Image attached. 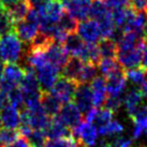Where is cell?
Listing matches in <instances>:
<instances>
[{
  "mask_svg": "<svg viewBox=\"0 0 147 147\" xmlns=\"http://www.w3.org/2000/svg\"><path fill=\"white\" fill-rule=\"evenodd\" d=\"M24 56L22 41L14 31L7 33L0 38V61L8 63H16Z\"/></svg>",
  "mask_w": 147,
  "mask_h": 147,
  "instance_id": "1",
  "label": "cell"
},
{
  "mask_svg": "<svg viewBox=\"0 0 147 147\" xmlns=\"http://www.w3.org/2000/svg\"><path fill=\"white\" fill-rule=\"evenodd\" d=\"M40 30V16L37 10L31 9L24 21L14 25L13 31L16 33L22 43L30 44Z\"/></svg>",
  "mask_w": 147,
  "mask_h": 147,
  "instance_id": "2",
  "label": "cell"
},
{
  "mask_svg": "<svg viewBox=\"0 0 147 147\" xmlns=\"http://www.w3.org/2000/svg\"><path fill=\"white\" fill-rule=\"evenodd\" d=\"M25 76V70L16 63H8L3 68L2 81L0 84V91L9 94L12 90L21 85Z\"/></svg>",
  "mask_w": 147,
  "mask_h": 147,
  "instance_id": "3",
  "label": "cell"
},
{
  "mask_svg": "<svg viewBox=\"0 0 147 147\" xmlns=\"http://www.w3.org/2000/svg\"><path fill=\"white\" fill-rule=\"evenodd\" d=\"M144 43L139 46L130 47V49H117L116 60L125 70H131L139 68L142 65V57H143V49L145 47Z\"/></svg>",
  "mask_w": 147,
  "mask_h": 147,
  "instance_id": "4",
  "label": "cell"
},
{
  "mask_svg": "<svg viewBox=\"0 0 147 147\" xmlns=\"http://www.w3.org/2000/svg\"><path fill=\"white\" fill-rule=\"evenodd\" d=\"M98 135V129L86 120L72 130V138L80 147H94L97 144Z\"/></svg>",
  "mask_w": 147,
  "mask_h": 147,
  "instance_id": "5",
  "label": "cell"
},
{
  "mask_svg": "<svg viewBox=\"0 0 147 147\" xmlns=\"http://www.w3.org/2000/svg\"><path fill=\"white\" fill-rule=\"evenodd\" d=\"M78 86V85L76 83L60 76L49 92L54 98L57 99L61 104L65 105V104H68L73 100Z\"/></svg>",
  "mask_w": 147,
  "mask_h": 147,
  "instance_id": "6",
  "label": "cell"
},
{
  "mask_svg": "<svg viewBox=\"0 0 147 147\" xmlns=\"http://www.w3.org/2000/svg\"><path fill=\"white\" fill-rule=\"evenodd\" d=\"M63 7L65 12L81 23L89 18L91 0H65Z\"/></svg>",
  "mask_w": 147,
  "mask_h": 147,
  "instance_id": "7",
  "label": "cell"
},
{
  "mask_svg": "<svg viewBox=\"0 0 147 147\" xmlns=\"http://www.w3.org/2000/svg\"><path fill=\"white\" fill-rule=\"evenodd\" d=\"M74 104L78 106L82 115L86 116L91 110H94L92 101V91L88 84H80L76 88L73 98Z\"/></svg>",
  "mask_w": 147,
  "mask_h": 147,
  "instance_id": "8",
  "label": "cell"
},
{
  "mask_svg": "<svg viewBox=\"0 0 147 147\" xmlns=\"http://www.w3.org/2000/svg\"><path fill=\"white\" fill-rule=\"evenodd\" d=\"M55 118L58 119L62 125H65L67 128H69L72 131L82 123V113L74 103L70 102L62 105L59 114Z\"/></svg>",
  "mask_w": 147,
  "mask_h": 147,
  "instance_id": "9",
  "label": "cell"
},
{
  "mask_svg": "<svg viewBox=\"0 0 147 147\" xmlns=\"http://www.w3.org/2000/svg\"><path fill=\"white\" fill-rule=\"evenodd\" d=\"M76 33L86 44H96L102 39L98 23L94 20H86L78 23Z\"/></svg>",
  "mask_w": 147,
  "mask_h": 147,
  "instance_id": "10",
  "label": "cell"
},
{
  "mask_svg": "<svg viewBox=\"0 0 147 147\" xmlns=\"http://www.w3.org/2000/svg\"><path fill=\"white\" fill-rule=\"evenodd\" d=\"M59 73H60V70L51 63H47L44 67L37 70L38 81L43 92H49L53 88L55 83L59 78Z\"/></svg>",
  "mask_w": 147,
  "mask_h": 147,
  "instance_id": "11",
  "label": "cell"
},
{
  "mask_svg": "<svg viewBox=\"0 0 147 147\" xmlns=\"http://www.w3.org/2000/svg\"><path fill=\"white\" fill-rule=\"evenodd\" d=\"M105 81L106 91H107V96L109 97H119V96H123L127 83L126 70L123 69V68L117 70L116 72L111 74L110 76L105 78Z\"/></svg>",
  "mask_w": 147,
  "mask_h": 147,
  "instance_id": "12",
  "label": "cell"
},
{
  "mask_svg": "<svg viewBox=\"0 0 147 147\" xmlns=\"http://www.w3.org/2000/svg\"><path fill=\"white\" fill-rule=\"evenodd\" d=\"M45 56L47 58V61L51 65L57 67L59 70H62L65 65L68 61V54L63 49V45L53 42L44 49Z\"/></svg>",
  "mask_w": 147,
  "mask_h": 147,
  "instance_id": "13",
  "label": "cell"
},
{
  "mask_svg": "<svg viewBox=\"0 0 147 147\" xmlns=\"http://www.w3.org/2000/svg\"><path fill=\"white\" fill-rule=\"evenodd\" d=\"M90 88L92 91V101H94V109H100L103 104H105L107 99V91H106V81L105 78L97 76L92 82L90 83Z\"/></svg>",
  "mask_w": 147,
  "mask_h": 147,
  "instance_id": "14",
  "label": "cell"
},
{
  "mask_svg": "<svg viewBox=\"0 0 147 147\" xmlns=\"http://www.w3.org/2000/svg\"><path fill=\"white\" fill-rule=\"evenodd\" d=\"M133 121L134 128L132 132V138L134 140L142 138L145 133L147 134V105H142L134 114L130 116Z\"/></svg>",
  "mask_w": 147,
  "mask_h": 147,
  "instance_id": "15",
  "label": "cell"
},
{
  "mask_svg": "<svg viewBox=\"0 0 147 147\" xmlns=\"http://www.w3.org/2000/svg\"><path fill=\"white\" fill-rule=\"evenodd\" d=\"M0 120L3 128L16 130L21 126V112L12 105L5 106L0 112Z\"/></svg>",
  "mask_w": 147,
  "mask_h": 147,
  "instance_id": "16",
  "label": "cell"
},
{
  "mask_svg": "<svg viewBox=\"0 0 147 147\" xmlns=\"http://www.w3.org/2000/svg\"><path fill=\"white\" fill-rule=\"evenodd\" d=\"M85 62L78 57H70L61 70V76L78 85V78L81 75Z\"/></svg>",
  "mask_w": 147,
  "mask_h": 147,
  "instance_id": "17",
  "label": "cell"
},
{
  "mask_svg": "<svg viewBox=\"0 0 147 147\" xmlns=\"http://www.w3.org/2000/svg\"><path fill=\"white\" fill-rule=\"evenodd\" d=\"M62 45H63V49H65V51L67 52L68 55H70L71 57L80 58L86 43L80 38L78 33L74 32L70 33L69 36L65 38Z\"/></svg>",
  "mask_w": 147,
  "mask_h": 147,
  "instance_id": "18",
  "label": "cell"
},
{
  "mask_svg": "<svg viewBox=\"0 0 147 147\" xmlns=\"http://www.w3.org/2000/svg\"><path fill=\"white\" fill-rule=\"evenodd\" d=\"M143 96L141 90L138 88H131L125 96H123V104L126 106V110L129 116H132L136 111L139 110L143 101Z\"/></svg>",
  "mask_w": 147,
  "mask_h": 147,
  "instance_id": "19",
  "label": "cell"
},
{
  "mask_svg": "<svg viewBox=\"0 0 147 147\" xmlns=\"http://www.w3.org/2000/svg\"><path fill=\"white\" fill-rule=\"evenodd\" d=\"M47 140H57L62 138H70L72 136V131L62 125L58 119L53 118L49 128L44 131Z\"/></svg>",
  "mask_w": 147,
  "mask_h": 147,
  "instance_id": "20",
  "label": "cell"
},
{
  "mask_svg": "<svg viewBox=\"0 0 147 147\" xmlns=\"http://www.w3.org/2000/svg\"><path fill=\"white\" fill-rule=\"evenodd\" d=\"M41 105L46 115L53 119L55 118L61 110L62 104L56 98H54L49 92H43L41 97Z\"/></svg>",
  "mask_w": 147,
  "mask_h": 147,
  "instance_id": "21",
  "label": "cell"
},
{
  "mask_svg": "<svg viewBox=\"0 0 147 147\" xmlns=\"http://www.w3.org/2000/svg\"><path fill=\"white\" fill-rule=\"evenodd\" d=\"M30 10H31V7L29 4L28 0H21L15 5H13L11 9H9L7 12H8L13 25H15L20 22L24 21L27 17Z\"/></svg>",
  "mask_w": 147,
  "mask_h": 147,
  "instance_id": "22",
  "label": "cell"
},
{
  "mask_svg": "<svg viewBox=\"0 0 147 147\" xmlns=\"http://www.w3.org/2000/svg\"><path fill=\"white\" fill-rule=\"evenodd\" d=\"M111 12L107 5L105 4L104 0H92L91 7H90V20L99 22L100 20L104 18L105 16L110 15Z\"/></svg>",
  "mask_w": 147,
  "mask_h": 147,
  "instance_id": "23",
  "label": "cell"
},
{
  "mask_svg": "<svg viewBox=\"0 0 147 147\" xmlns=\"http://www.w3.org/2000/svg\"><path fill=\"white\" fill-rule=\"evenodd\" d=\"M121 68L123 67L119 65L116 58H102L98 63V70L102 74L103 78L110 76L112 73H114Z\"/></svg>",
  "mask_w": 147,
  "mask_h": 147,
  "instance_id": "24",
  "label": "cell"
},
{
  "mask_svg": "<svg viewBox=\"0 0 147 147\" xmlns=\"http://www.w3.org/2000/svg\"><path fill=\"white\" fill-rule=\"evenodd\" d=\"M98 49L102 58H116L117 55V44L111 39H101L98 43Z\"/></svg>",
  "mask_w": 147,
  "mask_h": 147,
  "instance_id": "25",
  "label": "cell"
},
{
  "mask_svg": "<svg viewBox=\"0 0 147 147\" xmlns=\"http://www.w3.org/2000/svg\"><path fill=\"white\" fill-rule=\"evenodd\" d=\"M78 26V22L75 21L70 14H68V13L65 12H65H63V14L61 15L60 20H59V22H58V24H57L58 28L60 29L61 31L65 32L67 34H70V33L76 32Z\"/></svg>",
  "mask_w": 147,
  "mask_h": 147,
  "instance_id": "26",
  "label": "cell"
},
{
  "mask_svg": "<svg viewBox=\"0 0 147 147\" xmlns=\"http://www.w3.org/2000/svg\"><path fill=\"white\" fill-rule=\"evenodd\" d=\"M98 67L94 63L90 62H85V65L83 67L81 75L78 78V85L80 84H88L91 83L98 75Z\"/></svg>",
  "mask_w": 147,
  "mask_h": 147,
  "instance_id": "27",
  "label": "cell"
},
{
  "mask_svg": "<svg viewBox=\"0 0 147 147\" xmlns=\"http://www.w3.org/2000/svg\"><path fill=\"white\" fill-rule=\"evenodd\" d=\"M127 80H130L136 86H142L147 81V70L143 67H139L135 69L127 70L126 71Z\"/></svg>",
  "mask_w": 147,
  "mask_h": 147,
  "instance_id": "28",
  "label": "cell"
},
{
  "mask_svg": "<svg viewBox=\"0 0 147 147\" xmlns=\"http://www.w3.org/2000/svg\"><path fill=\"white\" fill-rule=\"evenodd\" d=\"M97 23H98V25H99V29H100L102 39H110L111 36L114 32L115 28H116L114 22L112 20L111 14L107 15V16H105L104 18H102V20H100V21L97 22Z\"/></svg>",
  "mask_w": 147,
  "mask_h": 147,
  "instance_id": "29",
  "label": "cell"
},
{
  "mask_svg": "<svg viewBox=\"0 0 147 147\" xmlns=\"http://www.w3.org/2000/svg\"><path fill=\"white\" fill-rule=\"evenodd\" d=\"M123 131V126L117 120H112L110 123L106 126L98 129V133L102 136H114V135H119Z\"/></svg>",
  "mask_w": 147,
  "mask_h": 147,
  "instance_id": "30",
  "label": "cell"
},
{
  "mask_svg": "<svg viewBox=\"0 0 147 147\" xmlns=\"http://www.w3.org/2000/svg\"><path fill=\"white\" fill-rule=\"evenodd\" d=\"M26 139L28 140L31 147H45V144L47 142L46 134L42 130H32Z\"/></svg>",
  "mask_w": 147,
  "mask_h": 147,
  "instance_id": "31",
  "label": "cell"
},
{
  "mask_svg": "<svg viewBox=\"0 0 147 147\" xmlns=\"http://www.w3.org/2000/svg\"><path fill=\"white\" fill-rule=\"evenodd\" d=\"M20 136H21L20 131L3 128L0 130V146L5 147L7 145H10L14 141H16Z\"/></svg>",
  "mask_w": 147,
  "mask_h": 147,
  "instance_id": "32",
  "label": "cell"
},
{
  "mask_svg": "<svg viewBox=\"0 0 147 147\" xmlns=\"http://www.w3.org/2000/svg\"><path fill=\"white\" fill-rule=\"evenodd\" d=\"M13 29H14V25L9 16L8 12L0 8V38L13 31Z\"/></svg>",
  "mask_w": 147,
  "mask_h": 147,
  "instance_id": "33",
  "label": "cell"
},
{
  "mask_svg": "<svg viewBox=\"0 0 147 147\" xmlns=\"http://www.w3.org/2000/svg\"><path fill=\"white\" fill-rule=\"evenodd\" d=\"M45 147H80L76 141L70 136V138H62L57 140H47Z\"/></svg>",
  "mask_w": 147,
  "mask_h": 147,
  "instance_id": "34",
  "label": "cell"
},
{
  "mask_svg": "<svg viewBox=\"0 0 147 147\" xmlns=\"http://www.w3.org/2000/svg\"><path fill=\"white\" fill-rule=\"evenodd\" d=\"M9 98V104L14 106V107H21L24 104V96L22 92L21 88H15L14 90H12L10 94H8Z\"/></svg>",
  "mask_w": 147,
  "mask_h": 147,
  "instance_id": "35",
  "label": "cell"
},
{
  "mask_svg": "<svg viewBox=\"0 0 147 147\" xmlns=\"http://www.w3.org/2000/svg\"><path fill=\"white\" fill-rule=\"evenodd\" d=\"M121 104H123V96H119V97H109L107 96V99L105 101V109L115 113L120 109Z\"/></svg>",
  "mask_w": 147,
  "mask_h": 147,
  "instance_id": "36",
  "label": "cell"
},
{
  "mask_svg": "<svg viewBox=\"0 0 147 147\" xmlns=\"http://www.w3.org/2000/svg\"><path fill=\"white\" fill-rule=\"evenodd\" d=\"M105 4L110 10V12L114 11V10H118V9H125L130 8V0H104Z\"/></svg>",
  "mask_w": 147,
  "mask_h": 147,
  "instance_id": "37",
  "label": "cell"
},
{
  "mask_svg": "<svg viewBox=\"0 0 147 147\" xmlns=\"http://www.w3.org/2000/svg\"><path fill=\"white\" fill-rule=\"evenodd\" d=\"M129 7L135 13L144 12L147 8V0H130Z\"/></svg>",
  "mask_w": 147,
  "mask_h": 147,
  "instance_id": "38",
  "label": "cell"
},
{
  "mask_svg": "<svg viewBox=\"0 0 147 147\" xmlns=\"http://www.w3.org/2000/svg\"><path fill=\"white\" fill-rule=\"evenodd\" d=\"M52 0H28L29 4H30V7L31 9L33 10H41L45 7V5H47V4L51 2Z\"/></svg>",
  "mask_w": 147,
  "mask_h": 147,
  "instance_id": "39",
  "label": "cell"
},
{
  "mask_svg": "<svg viewBox=\"0 0 147 147\" xmlns=\"http://www.w3.org/2000/svg\"><path fill=\"white\" fill-rule=\"evenodd\" d=\"M5 147H31L29 144L28 140L24 138V136H20L16 141H14L13 143H11L10 145H7Z\"/></svg>",
  "mask_w": 147,
  "mask_h": 147,
  "instance_id": "40",
  "label": "cell"
},
{
  "mask_svg": "<svg viewBox=\"0 0 147 147\" xmlns=\"http://www.w3.org/2000/svg\"><path fill=\"white\" fill-rule=\"evenodd\" d=\"M20 1L21 0H0V8L8 11L9 9H11L13 5H15Z\"/></svg>",
  "mask_w": 147,
  "mask_h": 147,
  "instance_id": "41",
  "label": "cell"
},
{
  "mask_svg": "<svg viewBox=\"0 0 147 147\" xmlns=\"http://www.w3.org/2000/svg\"><path fill=\"white\" fill-rule=\"evenodd\" d=\"M144 69L147 70V39H146V44L143 49V57H142V65Z\"/></svg>",
  "mask_w": 147,
  "mask_h": 147,
  "instance_id": "42",
  "label": "cell"
},
{
  "mask_svg": "<svg viewBox=\"0 0 147 147\" xmlns=\"http://www.w3.org/2000/svg\"><path fill=\"white\" fill-rule=\"evenodd\" d=\"M140 90H141V92H142V96H143V98H146L147 99V81L144 83L143 85L141 86Z\"/></svg>",
  "mask_w": 147,
  "mask_h": 147,
  "instance_id": "43",
  "label": "cell"
},
{
  "mask_svg": "<svg viewBox=\"0 0 147 147\" xmlns=\"http://www.w3.org/2000/svg\"><path fill=\"white\" fill-rule=\"evenodd\" d=\"M94 147H111V145H110L109 142H105V141H100V142H97V144H96Z\"/></svg>",
  "mask_w": 147,
  "mask_h": 147,
  "instance_id": "44",
  "label": "cell"
},
{
  "mask_svg": "<svg viewBox=\"0 0 147 147\" xmlns=\"http://www.w3.org/2000/svg\"><path fill=\"white\" fill-rule=\"evenodd\" d=\"M2 75H3V65H2V62L0 61V84H1V81H2Z\"/></svg>",
  "mask_w": 147,
  "mask_h": 147,
  "instance_id": "45",
  "label": "cell"
},
{
  "mask_svg": "<svg viewBox=\"0 0 147 147\" xmlns=\"http://www.w3.org/2000/svg\"><path fill=\"white\" fill-rule=\"evenodd\" d=\"M1 126H2V125H1V120H0V128H1ZM0 130H1V129H0Z\"/></svg>",
  "mask_w": 147,
  "mask_h": 147,
  "instance_id": "46",
  "label": "cell"
},
{
  "mask_svg": "<svg viewBox=\"0 0 147 147\" xmlns=\"http://www.w3.org/2000/svg\"><path fill=\"white\" fill-rule=\"evenodd\" d=\"M139 147H147V146H144V145H141V146H139Z\"/></svg>",
  "mask_w": 147,
  "mask_h": 147,
  "instance_id": "47",
  "label": "cell"
},
{
  "mask_svg": "<svg viewBox=\"0 0 147 147\" xmlns=\"http://www.w3.org/2000/svg\"><path fill=\"white\" fill-rule=\"evenodd\" d=\"M146 14H147V8H146Z\"/></svg>",
  "mask_w": 147,
  "mask_h": 147,
  "instance_id": "48",
  "label": "cell"
}]
</instances>
